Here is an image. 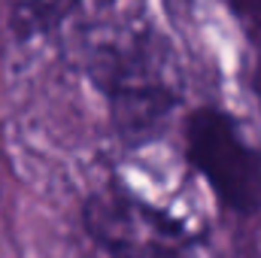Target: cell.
<instances>
[{
  "label": "cell",
  "instance_id": "obj_3",
  "mask_svg": "<svg viewBox=\"0 0 261 258\" xmlns=\"http://www.w3.org/2000/svg\"><path fill=\"white\" fill-rule=\"evenodd\" d=\"M189 161L206 176L213 192L231 210L261 207V155L240 137L234 122L216 110H197L189 119Z\"/></svg>",
  "mask_w": 261,
  "mask_h": 258
},
{
  "label": "cell",
  "instance_id": "obj_1",
  "mask_svg": "<svg viewBox=\"0 0 261 258\" xmlns=\"http://www.w3.org/2000/svg\"><path fill=\"white\" fill-rule=\"evenodd\" d=\"M91 76L107 91L119 128L146 137L176 104L167 43L146 21H116L91 40Z\"/></svg>",
  "mask_w": 261,
  "mask_h": 258
},
{
  "label": "cell",
  "instance_id": "obj_4",
  "mask_svg": "<svg viewBox=\"0 0 261 258\" xmlns=\"http://www.w3.org/2000/svg\"><path fill=\"white\" fill-rule=\"evenodd\" d=\"M76 3L79 0H6V18L12 34L40 37L55 31L76 9Z\"/></svg>",
  "mask_w": 261,
  "mask_h": 258
},
{
  "label": "cell",
  "instance_id": "obj_5",
  "mask_svg": "<svg viewBox=\"0 0 261 258\" xmlns=\"http://www.w3.org/2000/svg\"><path fill=\"white\" fill-rule=\"evenodd\" d=\"M249 21H255V24H261V0H231Z\"/></svg>",
  "mask_w": 261,
  "mask_h": 258
},
{
  "label": "cell",
  "instance_id": "obj_2",
  "mask_svg": "<svg viewBox=\"0 0 261 258\" xmlns=\"http://www.w3.org/2000/svg\"><path fill=\"white\" fill-rule=\"evenodd\" d=\"M85 228L110 258H186L192 243L176 219L122 189L85 203Z\"/></svg>",
  "mask_w": 261,
  "mask_h": 258
}]
</instances>
